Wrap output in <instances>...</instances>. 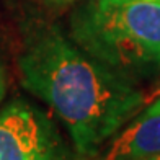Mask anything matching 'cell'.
<instances>
[{
  "label": "cell",
  "mask_w": 160,
  "mask_h": 160,
  "mask_svg": "<svg viewBox=\"0 0 160 160\" xmlns=\"http://www.w3.org/2000/svg\"><path fill=\"white\" fill-rule=\"evenodd\" d=\"M17 65L23 87L62 121L80 160H95L145 105L139 85L95 61L51 25L26 33Z\"/></svg>",
  "instance_id": "cell-1"
},
{
  "label": "cell",
  "mask_w": 160,
  "mask_h": 160,
  "mask_svg": "<svg viewBox=\"0 0 160 160\" xmlns=\"http://www.w3.org/2000/svg\"><path fill=\"white\" fill-rule=\"evenodd\" d=\"M70 39L136 85L160 75V3L88 0L72 15Z\"/></svg>",
  "instance_id": "cell-2"
},
{
  "label": "cell",
  "mask_w": 160,
  "mask_h": 160,
  "mask_svg": "<svg viewBox=\"0 0 160 160\" xmlns=\"http://www.w3.org/2000/svg\"><path fill=\"white\" fill-rule=\"evenodd\" d=\"M0 160H72L52 121L23 100L0 110Z\"/></svg>",
  "instance_id": "cell-3"
},
{
  "label": "cell",
  "mask_w": 160,
  "mask_h": 160,
  "mask_svg": "<svg viewBox=\"0 0 160 160\" xmlns=\"http://www.w3.org/2000/svg\"><path fill=\"white\" fill-rule=\"evenodd\" d=\"M160 155V98L116 132L95 160H144Z\"/></svg>",
  "instance_id": "cell-4"
},
{
  "label": "cell",
  "mask_w": 160,
  "mask_h": 160,
  "mask_svg": "<svg viewBox=\"0 0 160 160\" xmlns=\"http://www.w3.org/2000/svg\"><path fill=\"white\" fill-rule=\"evenodd\" d=\"M5 90H7V83H5V75H3V70L0 69V103L5 97Z\"/></svg>",
  "instance_id": "cell-5"
},
{
  "label": "cell",
  "mask_w": 160,
  "mask_h": 160,
  "mask_svg": "<svg viewBox=\"0 0 160 160\" xmlns=\"http://www.w3.org/2000/svg\"><path fill=\"white\" fill-rule=\"evenodd\" d=\"M48 3H54V5H64V3H70L74 0H46Z\"/></svg>",
  "instance_id": "cell-6"
},
{
  "label": "cell",
  "mask_w": 160,
  "mask_h": 160,
  "mask_svg": "<svg viewBox=\"0 0 160 160\" xmlns=\"http://www.w3.org/2000/svg\"><path fill=\"white\" fill-rule=\"evenodd\" d=\"M144 160H160V155H155V157H150V158H144Z\"/></svg>",
  "instance_id": "cell-7"
},
{
  "label": "cell",
  "mask_w": 160,
  "mask_h": 160,
  "mask_svg": "<svg viewBox=\"0 0 160 160\" xmlns=\"http://www.w3.org/2000/svg\"><path fill=\"white\" fill-rule=\"evenodd\" d=\"M149 2H157V3H160V0H149Z\"/></svg>",
  "instance_id": "cell-8"
},
{
  "label": "cell",
  "mask_w": 160,
  "mask_h": 160,
  "mask_svg": "<svg viewBox=\"0 0 160 160\" xmlns=\"http://www.w3.org/2000/svg\"><path fill=\"white\" fill-rule=\"evenodd\" d=\"M157 97H158V98H160V88H158V93H157Z\"/></svg>",
  "instance_id": "cell-9"
}]
</instances>
